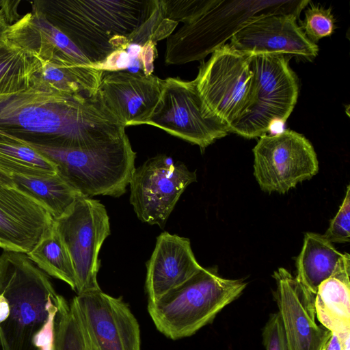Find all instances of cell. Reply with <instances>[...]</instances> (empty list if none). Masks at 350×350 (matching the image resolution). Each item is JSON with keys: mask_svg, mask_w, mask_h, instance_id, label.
Listing matches in <instances>:
<instances>
[{"mask_svg": "<svg viewBox=\"0 0 350 350\" xmlns=\"http://www.w3.org/2000/svg\"><path fill=\"white\" fill-rule=\"evenodd\" d=\"M125 126L97 92L56 90L37 75L25 90L0 95V139L81 148L121 139Z\"/></svg>", "mask_w": 350, "mask_h": 350, "instance_id": "6da1fadb", "label": "cell"}, {"mask_svg": "<svg viewBox=\"0 0 350 350\" xmlns=\"http://www.w3.org/2000/svg\"><path fill=\"white\" fill-rule=\"evenodd\" d=\"M157 0H37L41 12L65 34L92 66L125 51L152 16Z\"/></svg>", "mask_w": 350, "mask_h": 350, "instance_id": "7a4b0ae2", "label": "cell"}, {"mask_svg": "<svg viewBox=\"0 0 350 350\" xmlns=\"http://www.w3.org/2000/svg\"><path fill=\"white\" fill-rule=\"evenodd\" d=\"M0 293L10 314L0 324L1 350H38L36 335L44 327L58 295L49 275L22 252L0 254Z\"/></svg>", "mask_w": 350, "mask_h": 350, "instance_id": "3957f363", "label": "cell"}, {"mask_svg": "<svg viewBox=\"0 0 350 350\" xmlns=\"http://www.w3.org/2000/svg\"><path fill=\"white\" fill-rule=\"evenodd\" d=\"M246 286L242 279L224 278L216 269L202 267L157 301L148 302V312L157 330L167 338L189 337L211 323Z\"/></svg>", "mask_w": 350, "mask_h": 350, "instance_id": "277c9868", "label": "cell"}, {"mask_svg": "<svg viewBox=\"0 0 350 350\" xmlns=\"http://www.w3.org/2000/svg\"><path fill=\"white\" fill-rule=\"evenodd\" d=\"M28 145L51 161L57 173L81 196L119 197L135 170V152L128 136L81 148Z\"/></svg>", "mask_w": 350, "mask_h": 350, "instance_id": "5b68a950", "label": "cell"}, {"mask_svg": "<svg viewBox=\"0 0 350 350\" xmlns=\"http://www.w3.org/2000/svg\"><path fill=\"white\" fill-rule=\"evenodd\" d=\"M287 1L208 0L193 17L167 37L166 64L200 60L225 42L253 18L284 7Z\"/></svg>", "mask_w": 350, "mask_h": 350, "instance_id": "8992f818", "label": "cell"}, {"mask_svg": "<svg viewBox=\"0 0 350 350\" xmlns=\"http://www.w3.org/2000/svg\"><path fill=\"white\" fill-rule=\"evenodd\" d=\"M254 93L247 113L230 126V131L247 139L261 137L275 122H285L298 98L297 77L289 56H251Z\"/></svg>", "mask_w": 350, "mask_h": 350, "instance_id": "52a82bcc", "label": "cell"}, {"mask_svg": "<svg viewBox=\"0 0 350 350\" xmlns=\"http://www.w3.org/2000/svg\"><path fill=\"white\" fill-rule=\"evenodd\" d=\"M250 59V55L225 44L201 63L194 79L206 105L229 127L247 113L253 99Z\"/></svg>", "mask_w": 350, "mask_h": 350, "instance_id": "ba28073f", "label": "cell"}, {"mask_svg": "<svg viewBox=\"0 0 350 350\" xmlns=\"http://www.w3.org/2000/svg\"><path fill=\"white\" fill-rule=\"evenodd\" d=\"M146 124L205 148L230 133L202 98L194 80L163 79L159 102Z\"/></svg>", "mask_w": 350, "mask_h": 350, "instance_id": "9c48e42d", "label": "cell"}, {"mask_svg": "<svg viewBox=\"0 0 350 350\" xmlns=\"http://www.w3.org/2000/svg\"><path fill=\"white\" fill-rule=\"evenodd\" d=\"M54 221L72 260L77 294L100 289L97 281L98 254L110 234L105 206L98 200L80 195L69 209Z\"/></svg>", "mask_w": 350, "mask_h": 350, "instance_id": "30bf717a", "label": "cell"}, {"mask_svg": "<svg viewBox=\"0 0 350 350\" xmlns=\"http://www.w3.org/2000/svg\"><path fill=\"white\" fill-rule=\"evenodd\" d=\"M253 153L254 175L265 192L284 193L319 171L312 145L292 130L261 136Z\"/></svg>", "mask_w": 350, "mask_h": 350, "instance_id": "8fae6325", "label": "cell"}, {"mask_svg": "<svg viewBox=\"0 0 350 350\" xmlns=\"http://www.w3.org/2000/svg\"><path fill=\"white\" fill-rule=\"evenodd\" d=\"M196 174L164 154L135 168L131 178L130 202L143 222L163 228L186 187Z\"/></svg>", "mask_w": 350, "mask_h": 350, "instance_id": "7c38bea8", "label": "cell"}, {"mask_svg": "<svg viewBox=\"0 0 350 350\" xmlns=\"http://www.w3.org/2000/svg\"><path fill=\"white\" fill-rule=\"evenodd\" d=\"M310 2L293 1L285 8L256 16L232 36L229 44L250 56L315 57L318 46L306 38L297 23L299 12Z\"/></svg>", "mask_w": 350, "mask_h": 350, "instance_id": "4fadbf2b", "label": "cell"}, {"mask_svg": "<svg viewBox=\"0 0 350 350\" xmlns=\"http://www.w3.org/2000/svg\"><path fill=\"white\" fill-rule=\"evenodd\" d=\"M72 299L100 350H141L139 323L122 297H114L98 289Z\"/></svg>", "mask_w": 350, "mask_h": 350, "instance_id": "5bb4252c", "label": "cell"}, {"mask_svg": "<svg viewBox=\"0 0 350 350\" xmlns=\"http://www.w3.org/2000/svg\"><path fill=\"white\" fill-rule=\"evenodd\" d=\"M273 278V297L290 350H323L332 333L316 322L315 295L283 267Z\"/></svg>", "mask_w": 350, "mask_h": 350, "instance_id": "9a60e30c", "label": "cell"}, {"mask_svg": "<svg viewBox=\"0 0 350 350\" xmlns=\"http://www.w3.org/2000/svg\"><path fill=\"white\" fill-rule=\"evenodd\" d=\"M163 79L142 72L104 71L98 93L124 125L146 124L156 107Z\"/></svg>", "mask_w": 350, "mask_h": 350, "instance_id": "2e32d148", "label": "cell"}, {"mask_svg": "<svg viewBox=\"0 0 350 350\" xmlns=\"http://www.w3.org/2000/svg\"><path fill=\"white\" fill-rule=\"evenodd\" d=\"M54 221L47 210L14 185L0 183V248L28 253Z\"/></svg>", "mask_w": 350, "mask_h": 350, "instance_id": "e0dca14e", "label": "cell"}, {"mask_svg": "<svg viewBox=\"0 0 350 350\" xmlns=\"http://www.w3.org/2000/svg\"><path fill=\"white\" fill-rule=\"evenodd\" d=\"M146 268V292L148 302H153L188 280L202 267L189 239L164 232L157 239Z\"/></svg>", "mask_w": 350, "mask_h": 350, "instance_id": "ac0fdd59", "label": "cell"}, {"mask_svg": "<svg viewBox=\"0 0 350 350\" xmlns=\"http://www.w3.org/2000/svg\"><path fill=\"white\" fill-rule=\"evenodd\" d=\"M7 37L41 63L66 59L92 66L71 40L37 10H32L10 25Z\"/></svg>", "mask_w": 350, "mask_h": 350, "instance_id": "d6986e66", "label": "cell"}, {"mask_svg": "<svg viewBox=\"0 0 350 350\" xmlns=\"http://www.w3.org/2000/svg\"><path fill=\"white\" fill-rule=\"evenodd\" d=\"M350 256L344 253L332 275L318 287L316 318L340 342L350 338Z\"/></svg>", "mask_w": 350, "mask_h": 350, "instance_id": "ffe728a7", "label": "cell"}, {"mask_svg": "<svg viewBox=\"0 0 350 350\" xmlns=\"http://www.w3.org/2000/svg\"><path fill=\"white\" fill-rule=\"evenodd\" d=\"M343 254L323 235L307 232L296 260L297 280L312 294L333 273Z\"/></svg>", "mask_w": 350, "mask_h": 350, "instance_id": "44dd1931", "label": "cell"}, {"mask_svg": "<svg viewBox=\"0 0 350 350\" xmlns=\"http://www.w3.org/2000/svg\"><path fill=\"white\" fill-rule=\"evenodd\" d=\"M14 185L41 204L54 220L61 217L80 194L57 172L46 176H10Z\"/></svg>", "mask_w": 350, "mask_h": 350, "instance_id": "7402d4cb", "label": "cell"}, {"mask_svg": "<svg viewBox=\"0 0 350 350\" xmlns=\"http://www.w3.org/2000/svg\"><path fill=\"white\" fill-rule=\"evenodd\" d=\"M27 255L48 275L62 280L76 291V277L72 260L55 221Z\"/></svg>", "mask_w": 350, "mask_h": 350, "instance_id": "603a6c76", "label": "cell"}, {"mask_svg": "<svg viewBox=\"0 0 350 350\" xmlns=\"http://www.w3.org/2000/svg\"><path fill=\"white\" fill-rule=\"evenodd\" d=\"M42 64L8 38L0 44V95L26 90L40 73Z\"/></svg>", "mask_w": 350, "mask_h": 350, "instance_id": "cb8c5ba5", "label": "cell"}, {"mask_svg": "<svg viewBox=\"0 0 350 350\" xmlns=\"http://www.w3.org/2000/svg\"><path fill=\"white\" fill-rule=\"evenodd\" d=\"M54 320L53 350H100L90 336L72 299L58 295Z\"/></svg>", "mask_w": 350, "mask_h": 350, "instance_id": "d4e9b609", "label": "cell"}, {"mask_svg": "<svg viewBox=\"0 0 350 350\" xmlns=\"http://www.w3.org/2000/svg\"><path fill=\"white\" fill-rule=\"evenodd\" d=\"M0 170L10 176H46L57 172L56 165L33 148L3 139H0Z\"/></svg>", "mask_w": 350, "mask_h": 350, "instance_id": "484cf974", "label": "cell"}, {"mask_svg": "<svg viewBox=\"0 0 350 350\" xmlns=\"http://www.w3.org/2000/svg\"><path fill=\"white\" fill-rule=\"evenodd\" d=\"M304 12L300 29L306 38L316 44L320 39L331 36L335 28V18L330 9L310 3Z\"/></svg>", "mask_w": 350, "mask_h": 350, "instance_id": "4316f807", "label": "cell"}, {"mask_svg": "<svg viewBox=\"0 0 350 350\" xmlns=\"http://www.w3.org/2000/svg\"><path fill=\"white\" fill-rule=\"evenodd\" d=\"M350 188L347 185L345 196L335 217L330 221L323 236L332 243H345L350 240Z\"/></svg>", "mask_w": 350, "mask_h": 350, "instance_id": "83f0119b", "label": "cell"}, {"mask_svg": "<svg viewBox=\"0 0 350 350\" xmlns=\"http://www.w3.org/2000/svg\"><path fill=\"white\" fill-rule=\"evenodd\" d=\"M207 2L208 0H161L160 5L165 19L184 23L197 14Z\"/></svg>", "mask_w": 350, "mask_h": 350, "instance_id": "f1b7e54d", "label": "cell"}, {"mask_svg": "<svg viewBox=\"0 0 350 350\" xmlns=\"http://www.w3.org/2000/svg\"><path fill=\"white\" fill-rule=\"evenodd\" d=\"M262 337L265 350H290L278 312L270 314L262 329Z\"/></svg>", "mask_w": 350, "mask_h": 350, "instance_id": "f546056e", "label": "cell"}, {"mask_svg": "<svg viewBox=\"0 0 350 350\" xmlns=\"http://www.w3.org/2000/svg\"><path fill=\"white\" fill-rule=\"evenodd\" d=\"M57 311L56 306L51 310L44 327L34 337L33 344L38 350H53L54 320Z\"/></svg>", "mask_w": 350, "mask_h": 350, "instance_id": "4dcf8cb0", "label": "cell"}, {"mask_svg": "<svg viewBox=\"0 0 350 350\" xmlns=\"http://www.w3.org/2000/svg\"><path fill=\"white\" fill-rule=\"evenodd\" d=\"M19 1H5L3 6L0 8V44L7 40V31L10 25L16 21L18 16L16 8Z\"/></svg>", "mask_w": 350, "mask_h": 350, "instance_id": "1f68e13d", "label": "cell"}, {"mask_svg": "<svg viewBox=\"0 0 350 350\" xmlns=\"http://www.w3.org/2000/svg\"><path fill=\"white\" fill-rule=\"evenodd\" d=\"M10 314V305L8 299L0 293V324L5 321Z\"/></svg>", "mask_w": 350, "mask_h": 350, "instance_id": "d6a6232c", "label": "cell"}, {"mask_svg": "<svg viewBox=\"0 0 350 350\" xmlns=\"http://www.w3.org/2000/svg\"><path fill=\"white\" fill-rule=\"evenodd\" d=\"M323 350H341L340 342L338 336L332 333Z\"/></svg>", "mask_w": 350, "mask_h": 350, "instance_id": "836d02e7", "label": "cell"}, {"mask_svg": "<svg viewBox=\"0 0 350 350\" xmlns=\"http://www.w3.org/2000/svg\"><path fill=\"white\" fill-rule=\"evenodd\" d=\"M0 183L8 185H14L11 177L0 170Z\"/></svg>", "mask_w": 350, "mask_h": 350, "instance_id": "e575fe53", "label": "cell"}, {"mask_svg": "<svg viewBox=\"0 0 350 350\" xmlns=\"http://www.w3.org/2000/svg\"><path fill=\"white\" fill-rule=\"evenodd\" d=\"M5 1V0L0 1V8H1L3 6Z\"/></svg>", "mask_w": 350, "mask_h": 350, "instance_id": "d590c367", "label": "cell"}]
</instances>
